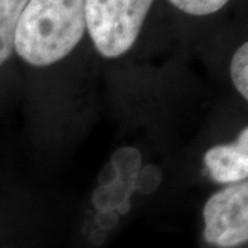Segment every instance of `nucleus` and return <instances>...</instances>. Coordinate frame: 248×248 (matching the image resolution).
Returning a JSON list of instances; mask_svg holds the SVG:
<instances>
[{
	"mask_svg": "<svg viewBox=\"0 0 248 248\" xmlns=\"http://www.w3.org/2000/svg\"><path fill=\"white\" fill-rule=\"evenodd\" d=\"M86 0H28L18 21L14 51L33 66L63 60L86 33Z\"/></svg>",
	"mask_w": 248,
	"mask_h": 248,
	"instance_id": "obj_1",
	"label": "nucleus"
},
{
	"mask_svg": "<svg viewBox=\"0 0 248 248\" xmlns=\"http://www.w3.org/2000/svg\"><path fill=\"white\" fill-rule=\"evenodd\" d=\"M153 0H86V28L105 58L127 53L141 33Z\"/></svg>",
	"mask_w": 248,
	"mask_h": 248,
	"instance_id": "obj_2",
	"label": "nucleus"
},
{
	"mask_svg": "<svg viewBox=\"0 0 248 248\" xmlns=\"http://www.w3.org/2000/svg\"><path fill=\"white\" fill-rule=\"evenodd\" d=\"M204 239L219 248H236L248 240V185L240 182L213 195L204 205Z\"/></svg>",
	"mask_w": 248,
	"mask_h": 248,
	"instance_id": "obj_3",
	"label": "nucleus"
},
{
	"mask_svg": "<svg viewBox=\"0 0 248 248\" xmlns=\"http://www.w3.org/2000/svg\"><path fill=\"white\" fill-rule=\"evenodd\" d=\"M205 166L215 182L236 185L248 175V131L244 128L237 141L217 145L204 156Z\"/></svg>",
	"mask_w": 248,
	"mask_h": 248,
	"instance_id": "obj_4",
	"label": "nucleus"
},
{
	"mask_svg": "<svg viewBox=\"0 0 248 248\" xmlns=\"http://www.w3.org/2000/svg\"><path fill=\"white\" fill-rule=\"evenodd\" d=\"M28 0H0V66L14 51L18 21Z\"/></svg>",
	"mask_w": 248,
	"mask_h": 248,
	"instance_id": "obj_5",
	"label": "nucleus"
},
{
	"mask_svg": "<svg viewBox=\"0 0 248 248\" xmlns=\"http://www.w3.org/2000/svg\"><path fill=\"white\" fill-rule=\"evenodd\" d=\"M231 76L240 95L248 99V45L243 43L233 54L231 62Z\"/></svg>",
	"mask_w": 248,
	"mask_h": 248,
	"instance_id": "obj_6",
	"label": "nucleus"
},
{
	"mask_svg": "<svg viewBox=\"0 0 248 248\" xmlns=\"http://www.w3.org/2000/svg\"><path fill=\"white\" fill-rule=\"evenodd\" d=\"M177 9L190 16H210L225 7L229 0H170Z\"/></svg>",
	"mask_w": 248,
	"mask_h": 248,
	"instance_id": "obj_7",
	"label": "nucleus"
}]
</instances>
